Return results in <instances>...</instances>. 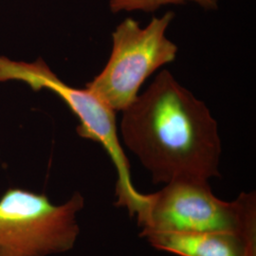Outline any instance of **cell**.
I'll return each mask as SVG.
<instances>
[{
  "label": "cell",
  "mask_w": 256,
  "mask_h": 256,
  "mask_svg": "<svg viewBox=\"0 0 256 256\" xmlns=\"http://www.w3.org/2000/svg\"><path fill=\"white\" fill-rule=\"evenodd\" d=\"M120 132L155 184L220 176L222 149L216 120L166 70L122 110Z\"/></svg>",
  "instance_id": "1"
},
{
  "label": "cell",
  "mask_w": 256,
  "mask_h": 256,
  "mask_svg": "<svg viewBox=\"0 0 256 256\" xmlns=\"http://www.w3.org/2000/svg\"><path fill=\"white\" fill-rule=\"evenodd\" d=\"M137 216L140 236L164 232H234L256 236V192H241L234 202L216 198L209 180L178 178L147 194Z\"/></svg>",
  "instance_id": "2"
},
{
  "label": "cell",
  "mask_w": 256,
  "mask_h": 256,
  "mask_svg": "<svg viewBox=\"0 0 256 256\" xmlns=\"http://www.w3.org/2000/svg\"><path fill=\"white\" fill-rule=\"evenodd\" d=\"M6 81H21L34 90L46 88L56 93L79 118V136L100 144L114 164L118 176L115 205L126 208L131 218L142 212L148 196L138 192L132 182L130 164L118 136L116 112L86 88L77 90L62 82L42 59L26 63L0 56V82Z\"/></svg>",
  "instance_id": "3"
},
{
  "label": "cell",
  "mask_w": 256,
  "mask_h": 256,
  "mask_svg": "<svg viewBox=\"0 0 256 256\" xmlns=\"http://www.w3.org/2000/svg\"><path fill=\"white\" fill-rule=\"evenodd\" d=\"M84 200L75 192L55 205L44 194L18 188L0 198V256H50L70 250Z\"/></svg>",
  "instance_id": "4"
},
{
  "label": "cell",
  "mask_w": 256,
  "mask_h": 256,
  "mask_svg": "<svg viewBox=\"0 0 256 256\" xmlns=\"http://www.w3.org/2000/svg\"><path fill=\"white\" fill-rule=\"evenodd\" d=\"M174 16L153 18L146 28L133 18L122 21L112 34L108 64L86 88L114 112L126 110L147 78L176 59L178 46L165 36Z\"/></svg>",
  "instance_id": "5"
},
{
  "label": "cell",
  "mask_w": 256,
  "mask_h": 256,
  "mask_svg": "<svg viewBox=\"0 0 256 256\" xmlns=\"http://www.w3.org/2000/svg\"><path fill=\"white\" fill-rule=\"evenodd\" d=\"M144 238L156 250L178 256H256V236L234 232H164Z\"/></svg>",
  "instance_id": "6"
},
{
  "label": "cell",
  "mask_w": 256,
  "mask_h": 256,
  "mask_svg": "<svg viewBox=\"0 0 256 256\" xmlns=\"http://www.w3.org/2000/svg\"><path fill=\"white\" fill-rule=\"evenodd\" d=\"M187 1L196 2L206 10L218 8V0H110V8L113 14H118L122 10H142L151 12L164 5L182 4Z\"/></svg>",
  "instance_id": "7"
}]
</instances>
